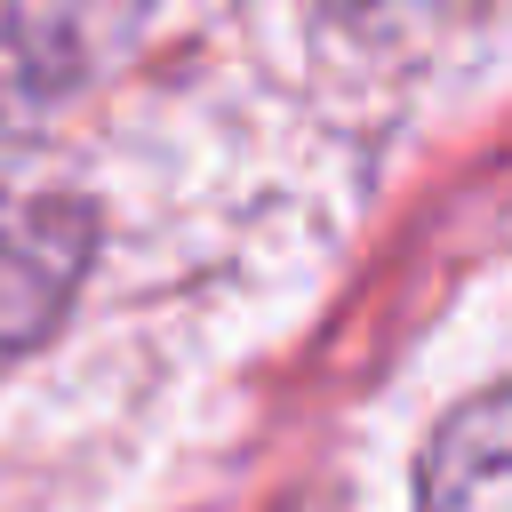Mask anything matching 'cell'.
I'll use <instances>...</instances> for the list:
<instances>
[{"instance_id":"obj_1","label":"cell","mask_w":512,"mask_h":512,"mask_svg":"<svg viewBox=\"0 0 512 512\" xmlns=\"http://www.w3.org/2000/svg\"><path fill=\"white\" fill-rule=\"evenodd\" d=\"M152 0H0V128L88 96L144 40Z\"/></svg>"},{"instance_id":"obj_2","label":"cell","mask_w":512,"mask_h":512,"mask_svg":"<svg viewBox=\"0 0 512 512\" xmlns=\"http://www.w3.org/2000/svg\"><path fill=\"white\" fill-rule=\"evenodd\" d=\"M88 240L96 232H88L80 200L0 192V368L64 320V304L88 272Z\"/></svg>"},{"instance_id":"obj_3","label":"cell","mask_w":512,"mask_h":512,"mask_svg":"<svg viewBox=\"0 0 512 512\" xmlns=\"http://www.w3.org/2000/svg\"><path fill=\"white\" fill-rule=\"evenodd\" d=\"M424 512H512V384L464 400L432 432Z\"/></svg>"}]
</instances>
